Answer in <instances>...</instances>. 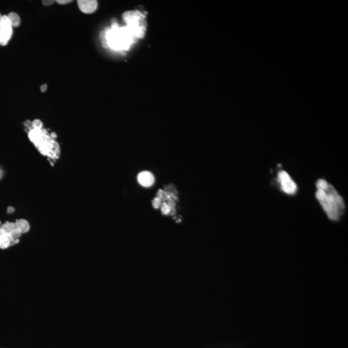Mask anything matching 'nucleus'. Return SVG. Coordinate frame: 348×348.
Wrapping results in <instances>:
<instances>
[{
    "instance_id": "f257e3e1",
    "label": "nucleus",
    "mask_w": 348,
    "mask_h": 348,
    "mask_svg": "<svg viewBox=\"0 0 348 348\" xmlns=\"http://www.w3.org/2000/svg\"><path fill=\"white\" fill-rule=\"evenodd\" d=\"M315 196L328 218L333 221H338L345 211V203L335 188L324 179L316 183Z\"/></svg>"
},
{
    "instance_id": "f03ea898",
    "label": "nucleus",
    "mask_w": 348,
    "mask_h": 348,
    "mask_svg": "<svg viewBox=\"0 0 348 348\" xmlns=\"http://www.w3.org/2000/svg\"><path fill=\"white\" fill-rule=\"evenodd\" d=\"M28 137L43 155L54 159L59 157L60 154L59 144L50 137L46 130L31 129L29 131Z\"/></svg>"
},
{
    "instance_id": "7ed1b4c3",
    "label": "nucleus",
    "mask_w": 348,
    "mask_h": 348,
    "mask_svg": "<svg viewBox=\"0 0 348 348\" xmlns=\"http://www.w3.org/2000/svg\"><path fill=\"white\" fill-rule=\"evenodd\" d=\"M103 34L104 43L114 50H128L135 39L126 27L120 28L116 23Z\"/></svg>"
},
{
    "instance_id": "20e7f679",
    "label": "nucleus",
    "mask_w": 348,
    "mask_h": 348,
    "mask_svg": "<svg viewBox=\"0 0 348 348\" xmlns=\"http://www.w3.org/2000/svg\"><path fill=\"white\" fill-rule=\"evenodd\" d=\"M123 19L126 23V27L136 38L144 37L146 31L145 16L138 10H131L124 13Z\"/></svg>"
},
{
    "instance_id": "39448f33",
    "label": "nucleus",
    "mask_w": 348,
    "mask_h": 348,
    "mask_svg": "<svg viewBox=\"0 0 348 348\" xmlns=\"http://www.w3.org/2000/svg\"><path fill=\"white\" fill-rule=\"evenodd\" d=\"M277 181L281 190L288 195H294L298 190L296 184L286 171L281 170L277 173Z\"/></svg>"
},
{
    "instance_id": "423d86ee",
    "label": "nucleus",
    "mask_w": 348,
    "mask_h": 348,
    "mask_svg": "<svg viewBox=\"0 0 348 348\" xmlns=\"http://www.w3.org/2000/svg\"><path fill=\"white\" fill-rule=\"evenodd\" d=\"M12 35V27L6 15H3L0 21V45H6Z\"/></svg>"
},
{
    "instance_id": "0eeeda50",
    "label": "nucleus",
    "mask_w": 348,
    "mask_h": 348,
    "mask_svg": "<svg viewBox=\"0 0 348 348\" xmlns=\"http://www.w3.org/2000/svg\"><path fill=\"white\" fill-rule=\"evenodd\" d=\"M77 4L79 9L86 14L96 11L97 6V2L95 0H79Z\"/></svg>"
},
{
    "instance_id": "6e6552de",
    "label": "nucleus",
    "mask_w": 348,
    "mask_h": 348,
    "mask_svg": "<svg viewBox=\"0 0 348 348\" xmlns=\"http://www.w3.org/2000/svg\"><path fill=\"white\" fill-rule=\"evenodd\" d=\"M137 178H138L139 183L145 187H149L154 183V177L153 174L148 171L141 172L138 175Z\"/></svg>"
},
{
    "instance_id": "1a4fd4ad",
    "label": "nucleus",
    "mask_w": 348,
    "mask_h": 348,
    "mask_svg": "<svg viewBox=\"0 0 348 348\" xmlns=\"http://www.w3.org/2000/svg\"><path fill=\"white\" fill-rule=\"evenodd\" d=\"M18 242H19V239H18V240H14L10 235L5 234L3 231L1 235H0V249H6L9 248L10 246L17 244Z\"/></svg>"
},
{
    "instance_id": "9d476101",
    "label": "nucleus",
    "mask_w": 348,
    "mask_h": 348,
    "mask_svg": "<svg viewBox=\"0 0 348 348\" xmlns=\"http://www.w3.org/2000/svg\"><path fill=\"white\" fill-rule=\"evenodd\" d=\"M16 224L17 225L18 229L22 234L27 233V232L30 230L31 228L30 224H29V222L25 219H17L16 221Z\"/></svg>"
},
{
    "instance_id": "9b49d317",
    "label": "nucleus",
    "mask_w": 348,
    "mask_h": 348,
    "mask_svg": "<svg viewBox=\"0 0 348 348\" xmlns=\"http://www.w3.org/2000/svg\"><path fill=\"white\" fill-rule=\"evenodd\" d=\"M0 228H1L3 233L9 235H10L13 231L18 229L16 222H5V223L2 224Z\"/></svg>"
},
{
    "instance_id": "f8f14e48",
    "label": "nucleus",
    "mask_w": 348,
    "mask_h": 348,
    "mask_svg": "<svg viewBox=\"0 0 348 348\" xmlns=\"http://www.w3.org/2000/svg\"><path fill=\"white\" fill-rule=\"evenodd\" d=\"M12 27H18L20 25L19 16L16 12H10L7 16Z\"/></svg>"
},
{
    "instance_id": "ddd939ff",
    "label": "nucleus",
    "mask_w": 348,
    "mask_h": 348,
    "mask_svg": "<svg viewBox=\"0 0 348 348\" xmlns=\"http://www.w3.org/2000/svg\"><path fill=\"white\" fill-rule=\"evenodd\" d=\"M171 210H172L171 208H170L167 203H166L165 202L163 203L161 205V211L163 214L164 215L169 214L171 212Z\"/></svg>"
},
{
    "instance_id": "4468645a",
    "label": "nucleus",
    "mask_w": 348,
    "mask_h": 348,
    "mask_svg": "<svg viewBox=\"0 0 348 348\" xmlns=\"http://www.w3.org/2000/svg\"><path fill=\"white\" fill-rule=\"evenodd\" d=\"M43 122L39 119H35L32 122V129H43Z\"/></svg>"
},
{
    "instance_id": "2eb2a0df",
    "label": "nucleus",
    "mask_w": 348,
    "mask_h": 348,
    "mask_svg": "<svg viewBox=\"0 0 348 348\" xmlns=\"http://www.w3.org/2000/svg\"><path fill=\"white\" fill-rule=\"evenodd\" d=\"M161 201H162V200L160 198L156 197L155 199H153V201H152V205H153V206L155 208H156V209L159 208V207L160 206V205H161Z\"/></svg>"
},
{
    "instance_id": "dca6fc26",
    "label": "nucleus",
    "mask_w": 348,
    "mask_h": 348,
    "mask_svg": "<svg viewBox=\"0 0 348 348\" xmlns=\"http://www.w3.org/2000/svg\"><path fill=\"white\" fill-rule=\"evenodd\" d=\"M57 2L60 5H64L72 2V1H70V0H57Z\"/></svg>"
},
{
    "instance_id": "f3484780",
    "label": "nucleus",
    "mask_w": 348,
    "mask_h": 348,
    "mask_svg": "<svg viewBox=\"0 0 348 348\" xmlns=\"http://www.w3.org/2000/svg\"><path fill=\"white\" fill-rule=\"evenodd\" d=\"M42 2H43V5L48 6V5H50L53 4L54 2V1H52V0H45V1H43Z\"/></svg>"
},
{
    "instance_id": "a211bd4d",
    "label": "nucleus",
    "mask_w": 348,
    "mask_h": 348,
    "mask_svg": "<svg viewBox=\"0 0 348 348\" xmlns=\"http://www.w3.org/2000/svg\"><path fill=\"white\" fill-rule=\"evenodd\" d=\"M14 210H15V209H14V207H12V206H9L8 208H7L6 212L8 213H12L14 212Z\"/></svg>"
},
{
    "instance_id": "6ab92c4d",
    "label": "nucleus",
    "mask_w": 348,
    "mask_h": 348,
    "mask_svg": "<svg viewBox=\"0 0 348 348\" xmlns=\"http://www.w3.org/2000/svg\"><path fill=\"white\" fill-rule=\"evenodd\" d=\"M47 85L46 84L41 85V88H40L41 91L42 92H45L47 90Z\"/></svg>"
},
{
    "instance_id": "aec40b11",
    "label": "nucleus",
    "mask_w": 348,
    "mask_h": 348,
    "mask_svg": "<svg viewBox=\"0 0 348 348\" xmlns=\"http://www.w3.org/2000/svg\"><path fill=\"white\" fill-rule=\"evenodd\" d=\"M50 137H51V138H52V139H56V137H57V135H56V133H54V132H52V133L50 134Z\"/></svg>"
},
{
    "instance_id": "412c9836",
    "label": "nucleus",
    "mask_w": 348,
    "mask_h": 348,
    "mask_svg": "<svg viewBox=\"0 0 348 348\" xmlns=\"http://www.w3.org/2000/svg\"><path fill=\"white\" fill-rule=\"evenodd\" d=\"M2 14H0V21H1V19H2Z\"/></svg>"
},
{
    "instance_id": "4be33fe9",
    "label": "nucleus",
    "mask_w": 348,
    "mask_h": 348,
    "mask_svg": "<svg viewBox=\"0 0 348 348\" xmlns=\"http://www.w3.org/2000/svg\"><path fill=\"white\" fill-rule=\"evenodd\" d=\"M2 222H1V221H0V227H1V226H2Z\"/></svg>"
},
{
    "instance_id": "5701e85b",
    "label": "nucleus",
    "mask_w": 348,
    "mask_h": 348,
    "mask_svg": "<svg viewBox=\"0 0 348 348\" xmlns=\"http://www.w3.org/2000/svg\"><path fill=\"white\" fill-rule=\"evenodd\" d=\"M0 176H1V173H0Z\"/></svg>"
},
{
    "instance_id": "b1692460",
    "label": "nucleus",
    "mask_w": 348,
    "mask_h": 348,
    "mask_svg": "<svg viewBox=\"0 0 348 348\" xmlns=\"http://www.w3.org/2000/svg\"><path fill=\"white\" fill-rule=\"evenodd\" d=\"M0 233H1V231H0Z\"/></svg>"
}]
</instances>
